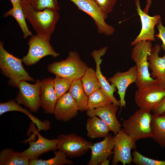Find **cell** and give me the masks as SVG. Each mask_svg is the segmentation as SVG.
Wrapping results in <instances>:
<instances>
[{"label":"cell","instance_id":"obj_7","mask_svg":"<svg viewBox=\"0 0 165 165\" xmlns=\"http://www.w3.org/2000/svg\"><path fill=\"white\" fill-rule=\"evenodd\" d=\"M57 149L64 152L67 156L75 158L85 154L92 143L74 133L61 134L57 138Z\"/></svg>","mask_w":165,"mask_h":165},{"label":"cell","instance_id":"obj_10","mask_svg":"<svg viewBox=\"0 0 165 165\" xmlns=\"http://www.w3.org/2000/svg\"><path fill=\"white\" fill-rule=\"evenodd\" d=\"M113 157L112 164L116 165L121 162L123 165L130 164L132 162L131 150L136 149V141L121 129L114 136Z\"/></svg>","mask_w":165,"mask_h":165},{"label":"cell","instance_id":"obj_2","mask_svg":"<svg viewBox=\"0 0 165 165\" xmlns=\"http://www.w3.org/2000/svg\"><path fill=\"white\" fill-rule=\"evenodd\" d=\"M88 68L76 51H70L67 58L47 66V69L56 76L73 81L81 79Z\"/></svg>","mask_w":165,"mask_h":165},{"label":"cell","instance_id":"obj_4","mask_svg":"<svg viewBox=\"0 0 165 165\" xmlns=\"http://www.w3.org/2000/svg\"><path fill=\"white\" fill-rule=\"evenodd\" d=\"M131 55L132 59L135 63L138 71V78L136 85L138 88L157 83L156 79L150 76L148 56L152 48L150 40L142 41L134 46Z\"/></svg>","mask_w":165,"mask_h":165},{"label":"cell","instance_id":"obj_6","mask_svg":"<svg viewBox=\"0 0 165 165\" xmlns=\"http://www.w3.org/2000/svg\"><path fill=\"white\" fill-rule=\"evenodd\" d=\"M50 38L51 36L38 34L31 36L28 43V52L22 59L26 66L34 64L47 56H51L54 58L59 56V54L55 51L51 45Z\"/></svg>","mask_w":165,"mask_h":165},{"label":"cell","instance_id":"obj_33","mask_svg":"<svg viewBox=\"0 0 165 165\" xmlns=\"http://www.w3.org/2000/svg\"><path fill=\"white\" fill-rule=\"evenodd\" d=\"M156 26L159 33L155 36L162 40L163 43L161 46V47L165 52V27L163 25L161 19L157 24Z\"/></svg>","mask_w":165,"mask_h":165},{"label":"cell","instance_id":"obj_21","mask_svg":"<svg viewBox=\"0 0 165 165\" xmlns=\"http://www.w3.org/2000/svg\"><path fill=\"white\" fill-rule=\"evenodd\" d=\"M86 129L88 136L93 139L105 138L108 135L110 131L107 124L97 116L88 118Z\"/></svg>","mask_w":165,"mask_h":165},{"label":"cell","instance_id":"obj_11","mask_svg":"<svg viewBox=\"0 0 165 165\" xmlns=\"http://www.w3.org/2000/svg\"><path fill=\"white\" fill-rule=\"evenodd\" d=\"M69 0L75 5L79 9L91 16L97 26L98 33L109 36L114 33L115 31L114 28L105 22V20L107 17L93 0Z\"/></svg>","mask_w":165,"mask_h":165},{"label":"cell","instance_id":"obj_13","mask_svg":"<svg viewBox=\"0 0 165 165\" xmlns=\"http://www.w3.org/2000/svg\"><path fill=\"white\" fill-rule=\"evenodd\" d=\"M137 78V68L135 65L126 72H117L108 79V81L114 84L118 90L117 93L120 98V110L123 107L126 106L125 97L127 87L131 84L136 83Z\"/></svg>","mask_w":165,"mask_h":165},{"label":"cell","instance_id":"obj_39","mask_svg":"<svg viewBox=\"0 0 165 165\" xmlns=\"http://www.w3.org/2000/svg\"><path fill=\"white\" fill-rule=\"evenodd\" d=\"M162 115H164V116H165V112L163 113Z\"/></svg>","mask_w":165,"mask_h":165},{"label":"cell","instance_id":"obj_12","mask_svg":"<svg viewBox=\"0 0 165 165\" xmlns=\"http://www.w3.org/2000/svg\"><path fill=\"white\" fill-rule=\"evenodd\" d=\"M135 4L136 9L140 18L142 27L140 34L131 43L132 46L142 41H155V26L161 19L159 15L151 16L143 11L140 7V0H136Z\"/></svg>","mask_w":165,"mask_h":165},{"label":"cell","instance_id":"obj_16","mask_svg":"<svg viewBox=\"0 0 165 165\" xmlns=\"http://www.w3.org/2000/svg\"><path fill=\"white\" fill-rule=\"evenodd\" d=\"M118 106L113 103L106 106L87 111L86 115L90 117H99L108 125L110 131L116 134L121 129V124L118 121L116 114Z\"/></svg>","mask_w":165,"mask_h":165},{"label":"cell","instance_id":"obj_18","mask_svg":"<svg viewBox=\"0 0 165 165\" xmlns=\"http://www.w3.org/2000/svg\"><path fill=\"white\" fill-rule=\"evenodd\" d=\"M114 136L108 134L103 141L90 146L91 156L87 165H100L103 161L113 153L112 150L114 147Z\"/></svg>","mask_w":165,"mask_h":165},{"label":"cell","instance_id":"obj_9","mask_svg":"<svg viewBox=\"0 0 165 165\" xmlns=\"http://www.w3.org/2000/svg\"><path fill=\"white\" fill-rule=\"evenodd\" d=\"M41 81L37 79L34 84L28 83L26 81H20L17 87L19 90L15 100L19 104L23 105L30 111L36 112L40 106V88Z\"/></svg>","mask_w":165,"mask_h":165},{"label":"cell","instance_id":"obj_25","mask_svg":"<svg viewBox=\"0 0 165 165\" xmlns=\"http://www.w3.org/2000/svg\"><path fill=\"white\" fill-rule=\"evenodd\" d=\"M30 160L20 156L12 149H3L0 153V165H28Z\"/></svg>","mask_w":165,"mask_h":165},{"label":"cell","instance_id":"obj_29","mask_svg":"<svg viewBox=\"0 0 165 165\" xmlns=\"http://www.w3.org/2000/svg\"><path fill=\"white\" fill-rule=\"evenodd\" d=\"M72 82L69 79L56 76L53 79V83L58 99L69 90Z\"/></svg>","mask_w":165,"mask_h":165},{"label":"cell","instance_id":"obj_17","mask_svg":"<svg viewBox=\"0 0 165 165\" xmlns=\"http://www.w3.org/2000/svg\"><path fill=\"white\" fill-rule=\"evenodd\" d=\"M108 47H105L98 50H94L91 55L96 63L95 73L98 81L100 88L102 90L110 99L112 103L118 106L120 105V102L114 96V93L116 91V87L113 84L110 85L102 75L101 70L100 64L102 60L101 57L105 54Z\"/></svg>","mask_w":165,"mask_h":165},{"label":"cell","instance_id":"obj_14","mask_svg":"<svg viewBox=\"0 0 165 165\" xmlns=\"http://www.w3.org/2000/svg\"><path fill=\"white\" fill-rule=\"evenodd\" d=\"M38 139L35 141H29V147L24 151L18 152L21 156L30 160L37 159L44 153L57 149L58 140L57 139H49L41 136L38 132H36Z\"/></svg>","mask_w":165,"mask_h":165},{"label":"cell","instance_id":"obj_37","mask_svg":"<svg viewBox=\"0 0 165 165\" xmlns=\"http://www.w3.org/2000/svg\"><path fill=\"white\" fill-rule=\"evenodd\" d=\"M110 162L109 160L106 159L103 161L101 164V165H108Z\"/></svg>","mask_w":165,"mask_h":165},{"label":"cell","instance_id":"obj_20","mask_svg":"<svg viewBox=\"0 0 165 165\" xmlns=\"http://www.w3.org/2000/svg\"><path fill=\"white\" fill-rule=\"evenodd\" d=\"M161 46L156 44L152 48L148 56L149 68L152 71L150 74L153 78H157L165 75V55L162 57L159 56Z\"/></svg>","mask_w":165,"mask_h":165},{"label":"cell","instance_id":"obj_26","mask_svg":"<svg viewBox=\"0 0 165 165\" xmlns=\"http://www.w3.org/2000/svg\"><path fill=\"white\" fill-rule=\"evenodd\" d=\"M81 79L85 91L88 96L100 88L95 71L91 68H87Z\"/></svg>","mask_w":165,"mask_h":165},{"label":"cell","instance_id":"obj_23","mask_svg":"<svg viewBox=\"0 0 165 165\" xmlns=\"http://www.w3.org/2000/svg\"><path fill=\"white\" fill-rule=\"evenodd\" d=\"M69 91L75 101L79 110L82 112L88 110V96L85 91L81 79L73 81Z\"/></svg>","mask_w":165,"mask_h":165},{"label":"cell","instance_id":"obj_31","mask_svg":"<svg viewBox=\"0 0 165 165\" xmlns=\"http://www.w3.org/2000/svg\"><path fill=\"white\" fill-rule=\"evenodd\" d=\"M132 162L138 165H165V161L154 160L143 156L136 150L132 153Z\"/></svg>","mask_w":165,"mask_h":165},{"label":"cell","instance_id":"obj_34","mask_svg":"<svg viewBox=\"0 0 165 165\" xmlns=\"http://www.w3.org/2000/svg\"><path fill=\"white\" fill-rule=\"evenodd\" d=\"M153 114L161 115L165 112V96L156 105L152 111Z\"/></svg>","mask_w":165,"mask_h":165},{"label":"cell","instance_id":"obj_1","mask_svg":"<svg viewBox=\"0 0 165 165\" xmlns=\"http://www.w3.org/2000/svg\"><path fill=\"white\" fill-rule=\"evenodd\" d=\"M21 3L26 19L37 34L51 36L60 18L57 11L48 8L37 11L29 3Z\"/></svg>","mask_w":165,"mask_h":165},{"label":"cell","instance_id":"obj_30","mask_svg":"<svg viewBox=\"0 0 165 165\" xmlns=\"http://www.w3.org/2000/svg\"><path fill=\"white\" fill-rule=\"evenodd\" d=\"M21 1L30 4L37 11H41L47 8L57 11L59 9L56 0H21Z\"/></svg>","mask_w":165,"mask_h":165},{"label":"cell","instance_id":"obj_19","mask_svg":"<svg viewBox=\"0 0 165 165\" xmlns=\"http://www.w3.org/2000/svg\"><path fill=\"white\" fill-rule=\"evenodd\" d=\"M58 100L51 78L41 81L40 88V106L47 114L53 113Z\"/></svg>","mask_w":165,"mask_h":165},{"label":"cell","instance_id":"obj_28","mask_svg":"<svg viewBox=\"0 0 165 165\" xmlns=\"http://www.w3.org/2000/svg\"><path fill=\"white\" fill-rule=\"evenodd\" d=\"M111 103V101L105 93L100 88L88 96V110L103 107Z\"/></svg>","mask_w":165,"mask_h":165},{"label":"cell","instance_id":"obj_27","mask_svg":"<svg viewBox=\"0 0 165 165\" xmlns=\"http://www.w3.org/2000/svg\"><path fill=\"white\" fill-rule=\"evenodd\" d=\"M55 156L52 158L47 160H42L38 159L30 160V165H62L72 164L74 162L68 160L66 153L62 151H54Z\"/></svg>","mask_w":165,"mask_h":165},{"label":"cell","instance_id":"obj_22","mask_svg":"<svg viewBox=\"0 0 165 165\" xmlns=\"http://www.w3.org/2000/svg\"><path fill=\"white\" fill-rule=\"evenodd\" d=\"M151 138L162 148L165 146V116L153 114L151 123Z\"/></svg>","mask_w":165,"mask_h":165},{"label":"cell","instance_id":"obj_32","mask_svg":"<svg viewBox=\"0 0 165 165\" xmlns=\"http://www.w3.org/2000/svg\"><path fill=\"white\" fill-rule=\"evenodd\" d=\"M107 17L113 10L117 0H93Z\"/></svg>","mask_w":165,"mask_h":165},{"label":"cell","instance_id":"obj_36","mask_svg":"<svg viewBox=\"0 0 165 165\" xmlns=\"http://www.w3.org/2000/svg\"><path fill=\"white\" fill-rule=\"evenodd\" d=\"M147 4L144 10V12L148 14V10L150 7L152 3V0H147Z\"/></svg>","mask_w":165,"mask_h":165},{"label":"cell","instance_id":"obj_15","mask_svg":"<svg viewBox=\"0 0 165 165\" xmlns=\"http://www.w3.org/2000/svg\"><path fill=\"white\" fill-rule=\"evenodd\" d=\"M78 110V107L68 90L58 99L53 114L57 120L67 122L76 116Z\"/></svg>","mask_w":165,"mask_h":165},{"label":"cell","instance_id":"obj_5","mask_svg":"<svg viewBox=\"0 0 165 165\" xmlns=\"http://www.w3.org/2000/svg\"><path fill=\"white\" fill-rule=\"evenodd\" d=\"M152 115L150 112L139 108L127 119L122 126L124 132L135 141L141 138L151 137V123Z\"/></svg>","mask_w":165,"mask_h":165},{"label":"cell","instance_id":"obj_38","mask_svg":"<svg viewBox=\"0 0 165 165\" xmlns=\"http://www.w3.org/2000/svg\"><path fill=\"white\" fill-rule=\"evenodd\" d=\"M13 6L21 2V0H10Z\"/></svg>","mask_w":165,"mask_h":165},{"label":"cell","instance_id":"obj_24","mask_svg":"<svg viewBox=\"0 0 165 165\" xmlns=\"http://www.w3.org/2000/svg\"><path fill=\"white\" fill-rule=\"evenodd\" d=\"M9 16H13L19 25L23 33V37L26 39L29 36H32V33L29 29L25 21V17L23 11L21 2L3 14L4 17Z\"/></svg>","mask_w":165,"mask_h":165},{"label":"cell","instance_id":"obj_35","mask_svg":"<svg viewBox=\"0 0 165 165\" xmlns=\"http://www.w3.org/2000/svg\"><path fill=\"white\" fill-rule=\"evenodd\" d=\"M158 83L165 90V75L156 79Z\"/></svg>","mask_w":165,"mask_h":165},{"label":"cell","instance_id":"obj_8","mask_svg":"<svg viewBox=\"0 0 165 165\" xmlns=\"http://www.w3.org/2000/svg\"><path fill=\"white\" fill-rule=\"evenodd\" d=\"M165 96V90L156 83L138 88L135 101L140 108L151 112Z\"/></svg>","mask_w":165,"mask_h":165},{"label":"cell","instance_id":"obj_3","mask_svg":"<svg viewBox=\"0 0 165 165\" xmlns=\"http://www.w3.org/2000/svg\"><path fill=\"white\" fill-rule=\"evenodd\" d=\"M22 59L16 57L8 52L4 47L3 42H0V68L1 73L10 79L9 85L18 86L22 80L35 81L24 68Z\"/></svg>","mask_w":165,"mask_h":165}]
</instances>
